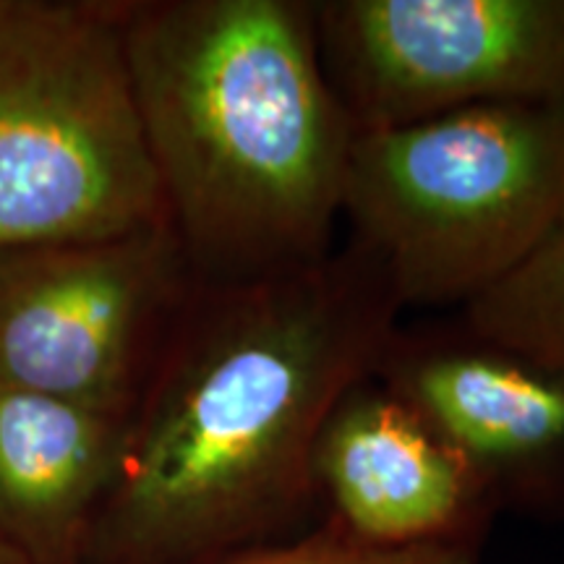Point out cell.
I'll return each mask as SVG.
<instances>
[{
    "mask_svg": "<svg viewBox=\"0 0 564 564\" xmlns=\"http://www.w3.org/2000/svg\"><path fill=\"white\" fill-rule=\"evenodd\" d=\"M343 217L403 312L465 308L564 228V105H478L356 131Z\"/></svg>",
    "mask_w": 564,
    "mask_h": 564,
    "instance_id": "obj_3",
    "label": "cell"
},
{
    "mask_svg": "<svg viewBox=\"0 0 564 564\" xmlns=\"http://www.w3.org/2000/svg\"><path fill=\"white\" fill-rule=\"evenodd\" d=\"M0 564H26L19 554H13L9 546L0 544Z\"/></svg>",
    "mask_w": 564,
    "mask_h": 564,
    "instance_id": "obj_12",
    "label": "cell"
},
{
    "mask_svg": "<svg viewBox=\"0 0 564 564\" xmlns=\"http://www.w3.org/2000/svg\"><path fill=\"white\" fill-rule=\"evenodd\" d=\"M377 257L199 285L126 421L79 564H230L322 523L314 447L400 327Z\"/></svg>",
    "mask_w": 564,
    "mask_h": 564,
    "instance_id": "obj_1",
    "label": "cell"
},
{
    "mask_svg": "<svg viewBox=\"0 0 564 564\" xmlns=\"http://www.w3.org/2000/svg\"><path fill=\"white\" fill-rule=\"evenodd\" d=\"M556 564H564V560H560V562H556Z\"/></svg>",
    "mask_w": 564,
    "mask_h": 564,
    "instance_id": "obj_13",
    "label": "cell"
},
{
    "mask_svg": "<svg viewBox=\"0 0 564 564\" xmlns=\"http://www.w3.org/2000/svg\"><path fill=\"white\" fill-rule=\"evenodd\" d=\"M312 474L322 520L373 549L486 544L499 514L463 457L373 373L327 415Z\"/></svg>",
    "mask_w": 564,
    "mask_h": 564,
    "instance_id": "obj_8",
    "label": "cell"
},
{
    "mask_svg": "<svg viewBox=\"0 0 564 564\" xmlns=\"http://www.w3.org/2000/svg\"><path fill=\"white\" fill-rule=\"evenodd\" d=\"M126 58L167 225L199 285L335 249L356 126L306 0H121Z\"/></svg>",
    "mask_w": 564,
    "mask_h": 564,
    "instance_id": "obj_2",
    "label": "cell"
},
{
    "mask_svg": "<svg viewBox=\"0 0 564 564\" xmlns=\"http://www.w3.org/2000/svg\"><path fill=\"white\" fill-rule=\"evenodd\" d=\"M373 379L405 400L499 512L564 520V377L468 324L398 327Z\"/></svg>",
    "mask_w": 564,
    "mask_h": 564,
    "instance_id": "obj_7",
    "label": "cell"
},
{
    "mask_svg": "<svg viewBox=\"0 0 564 564\" xmlns=\"http://www.w3.org/2000/svg\"><path fill=\"white\" fill-rule=\"evenodd\" d=\"M194 288L167 223L0 253V384L129 419Z\"/></svg>",
    "mask_w": 564,
    "mask_h": 564,
    "instance_id": "obj_5",
    "label": "cell"
},
{
    "mask_svg": "<svg viewBox=\"0 0 564 564\" xmlns=\"http://www.w3.org/2000/svg\"><path fill=\"white\" fill-rule=\"evenodd\" d=\"M486 544H442L421 549H373L322 520L291 544L264 549L230 564H481Z\"/></svg>",
    "mask_w": 564,
    "mask_h": 564,
    "instance_id": "obj_11",
    "label": "cell"
},
{
    "mask_svg": "<svg viewBox=\"0 0 564 564\" xmlns=\"http://www.w3.org/2000/svg\"><path fill=\"white\" fill-rule=\"evenodd\" d=\"M165 223L121 0H0V253Z\"/></svg>",
    "mask_w": 564,
    "mask_h": 564,
    "instance_id": "obj_4",
    "label": "cell"
},
{
    "mask_svg": "<svg viewBox=\"0 0 564 564\" xmlns=\"http://www.w3.org/2000/svg\"><path fill=\"white\" fill-rule=\"evenodd\" d=\"M314 19L356 131L478 105H564V0H322Z\"/></svg>",
    "mask_w": 564,
    "mask_h": 564,
    "instance_id": "obj_6",
    "label": "cell"
},
{
    "mask_svg": "<svg viewBox=\"0 0 564 564\" xmlns=\"http://www.w3.org/2000/svg\"><path fill=\"white\" fill-rule=\"evenodd\" d=\"M126 421L0 384V544L26 564H79Z\"/></svg>",
    "mask_w": 564,
    "mask_h": 564,
    "instance_id": "obj_9",
    "label": "cell"
},
{
    "mask_svg": "<svg viewBox=\"0 0 564 564\" xmlns=\"http://www.w3.org/2000/svg\"><path fill=\"white\" fill-rule=\"evenodd\" d=\"M460 322L564 377V228L518 272L468 303Z\"/></svg>",
    "mask_w": 564,
    "mask_h": 564,
    "instance_id": "obj_10",
    "label": "cell"
}]
</instances>
